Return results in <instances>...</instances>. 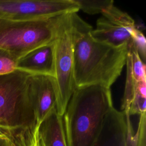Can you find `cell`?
<instances>
[{"label": "cell", "mask_w": 146, "mask_h": 146, "mask_svg": "<svg viewBox=\"0 0 146 146\" xmlns=\"http://www.w3.org/2000/svg\"><path fill=\"white\" fill-rule=\"evenodd\" d=\"M86 22L78 30L74 46L75 87L99 85L110 88L125 65L127 44L120 47L95 39Z\"/></svg>", "instance_id": "cell-1"}, {"label": "cell", "mask_w": 146, "mask_h": 146, "mask_svg": "<svg viewBox=\"0 0 146 146\" xmlns=\"http://www.w3.org/2000/svg\"><path fill=\"white\" fill-rule=\"evenodd\" d=\"M113 107L110 88L75 87L63 116L67 146H94L105 116Z\"/></svg>", "instance_id": "cell-2"}, {"label": "cell", "mask_w": 146, "mask_h": 146, "mask_svg": "<svg viewBox=\"0 0 146 146\" xmlns=\"http://www.w3.org/2000/svg\"><path fill=\"white\" fill-rule=\"evenodd\" d=\"M31 75L18 69L0 75V130L10 137L36 128L30 95Z\"/></svg>", "instance_id": "cell-3"}, {"label": "cell", "mask_w": 146, "mask_h": 146, "mask_svg": "<svg viewBox=\"0 0 146 146\" xmlns=\"http://www.w3.org/2000/svg\"><path fill=\"white\" fill-rule=\"evenodd\" d=\"M70 14L29 21L0 19V48L18 60L32 50L53 42Z\"/></svg>", "instance_id": "cell-4"}, {"label": "cell", "mask_w": 146, "mask_h": 146, "mask_svg": "<svg viewBox=\"0 0 146 146\" xmlns=\"http://www.w3.org/2000/svg\"><path fill=\"white\" fill-rule=\"evenodd\" d=\"M84 22L77 13H70L54 43L56 110L62 116L75 88L74 46L77 33Z\"/></svg>", "instance_id": "cell-5"}, {"label": "cell", "mask_w": 146, "mask_h": 146, "mask_svg": "<svg viewBox=\"0 0 146 146\" xmlns=\"http://www.w3.org/2000/svg\"><path fill=\"white\" fill-rule=\"evenodd\" d=\"M146 114L140 115L134 133L130 116L113 107L104 119L99 136L94 146H145Z\"/></svg>", "instance_id": "cell-6"}, {"label": "cell", "mask_w": 146, "mask_h": 146, "mask_svg": "<svg viewBox=\"0 0 146 146\" xmlns=\"http://www.w3.org/2000/svg\"><path fill=\"white\" fill-rule=\"evenodd\" d=\"M79 10L74 0H0L2 19H40Z\"/></svg>", "instance_id": "cell-7"}, {"label": "cell", "mask_w": 146, "mask_h": 146, "mask_svg": "<svg viewBox=\"0 0 146 146\" xmlns=\"http://www.w3.org/2000/svg\"><path fill=\"white\" fill-rule=\"evenodd\" d=\"M126 80L121 111L128 113L131 102L138 96H146L145 63L141 59L132 42L127 45Z\"/></svg>", "instance_id": "cell-8"}, {"label": "cell", "mask_w": 146, "mask_h": 146, "mask_svg": "<svg viewBox=\"0 0 146 146\" xmlns=\"http://www.w3.org/2000/svg\"><path fill=\"white\" fill-rule=\"evenodd\" d=\"M30 95L35 112L36 127L55 107L56 94L54 78L42 75H32Z\"/></svg>", "instance_id": "cell-9"}, {"label": "cell", "mask_w": 146, "mask_h": 146, "mask_svg": "<svg viewBox=\"0 0 146 146\" xmlns=\"http://www.w3.org/2000/svg\"><path fill=\"white\" fill-rule=\"evenodd\" d=\"M54 41L40 46L20 58L17 69L31 75H47L55 78Z\"/></svg>", "instance_id": "cell-10"}, {"label": "cell", "mask_w": 146, "mask_h": 146, "mask_svg": "<svg viewBox=\"0 0 146 146\" xmlns=\"http://www.w3.org/2000/svg\"><path fill=\"white\" fill-rule=\"evenodd\" d=\"M39 140L43 146H67L63 116L53 108L37 127Z\"/></svg>", "instance_id": "cell-11"}, {"label": "cell", "mask_w": 146, "mask_h": 146, "mask_svg": "<svg viewBox=\"0 0 146 146\" xmlns=\"http://www.w3.org/2000/svg\"><path fill=\"white\" fill-rule=\"evenodd\" d=\"M91 34L95 39L115 47L128 45L132 42L131 35L127 29L103 16L96 21V29L91 30Z\"/></svg>", "instance_id": "cell-12"}, {"label": "cell", "mask_w": 146, "mask_h": 146, "mask_svg": "<svg viewBox=\"0 0 146 146\" xmlns=\"http://www.w3.org/2000/svg\"><path fill=\"white\" fill-rule=\"evenodd\" d=\"M101 14L110 21L127 29L129 33L136 27L134 20L127 13L119 9L113 4L107 7Z\"/></svg>", "instance_id": "cell-13"}, {"label": "cell", "mask_w": 146, "mask_h": 146, "mask_svg": "<svg viewBox=\"0 0 146 146\" xmlns=\"http://www.w3.org/2000/svg\"><path fill=\"white\" fill-rule=\"evenodd\" d=\"M79 10L88 14H101L109 6L113 4L112 0H74Z\"/></svg>", "instance_id": "cell-14"}, {"label": "cell", "mask_w": 146, "mask_h": 146, "mask_svg": "<svg viewBox=\"0 0 146 146\" xmlns=\"http://www.w3.org/2000/svg\"><path fill=\"white\" fill-rule=\"evenodd\" d=\"M18 59L7 51L0 48V75L17 70Z\"/></svg>", "instance_id": "cell-15"}, {"label": "cell", "mask_w": 146, "mask_h": 146, "mask_svg": "<svg viewBox=\"0 0 146 146\" xmlns=\"http://www.w3.org/2000/svg\"><path fill=\"white\" fill-rule=\"evenodd\" d=\"M130 34L132 41L140 57L141 60L145 63L146 59V40L143 33L136 27L132 29Z\"/></svg>", "instance_id": "cell-16"}, {"label": "cell", "mask_w": 146, "mask_h": 146, "mask_svg": "<svg viewBox=\"0 0 146 146\" xmlns=\"http://www.w3.org/2000/svg\"><path fill=\"white\" fill-rule=\"evenodd\" d=\"M29 146H43L42 143L38 139V133H37V129L34 134L33 139Z\"/></svg>", "instance_id": "cell-17"}, {"label": "cell", "mask_w": 146, "mask_h": 146, "mask_svg": "<svg viewBox=\"0 0 146 146\" xmlns=\"http://www.w3.org/2000/svg\"><path fill=\"white\" fill-rule=\"evenodd\" d=\"M9 139V136H7L5 132L0 130V145Z\"/></svg>", "instance_id": "cell-18"}, {"label": "cell", "mask_w": 146, "mask_h": 146, "mask_svg": "<svg viewBox=\"0 0 146 146\" xmlns=\"http://www.w3.org/2000/svg\"><path fill=\"white\" fill-rule=\"evenodd\" d=\"M0 146H15L13 140L11 139V138L9 137V139L3 143L2 144L0 145Z\"/></svg>", "instance_id": "cell-19"}, {"label": "cell", "mask_w": 146, "mask_h": 146, "mask_svg": "<svg viewBox=\"0 0 146 146\" xmlns=\"http://www.w3.org/2000/svg\"><path fill=\"white\" fill-rule=\"evenodd\" d=\"M15 146H29V144H25V143H22V144H15Z\"/></svg>", "instance_id": "cell-20"}]
</instances>
